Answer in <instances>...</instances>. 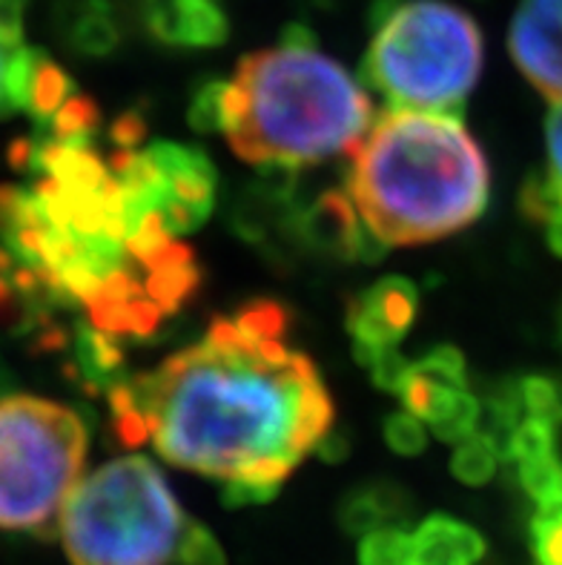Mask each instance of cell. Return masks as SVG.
Returning <instances> with one entry per match:
<instances>
[{"label": "cell", "instance_id": "obj_6", "mask_svg": "<svg viewBox=\"0 0 562 565\" xmlns=\"http://www.w3.org/2000/svg\"><path fill=\"white\" fill-rule=\"evenodd\" d=\"M89 430L70 405L41 396L0 399V531L55 537L84 480Z\"/></svg>", "mask_w": 562, "mask_h": 565}, {"label": "cell", "instance_id": "obj_4", "mask_svg": "<svg viewBox=\"0 0 562 565\" xmlns=\"http://www.w3.org/2000/svg\"><path fill=\"white\" fill-rule=\"evenodd\" d=\"M362 84L388 109L459 115L483 72V32L448 0H373Z\"/></svg>", "mask_w": 562, "mask_h": 565}, {"label": "cell", "instance_id": "obj_10", "mask_svg": "<svg viewBox=\"0 0 562 565\" xmlns=\"http://www.w3.org/2000/svg\"><path fill=\"white\" fill-rule=\"evenodd\" d=\"M508 52L542 98L562 104V0H522L508 32Z\"/></svg>", "mask_w": 562, "mask_h": 565}, {"label": "cell", "instance_id": "obj_14", "mask_svg": "<svg viewBox=\"0 0 562 565\" xmlns=\"http://www.w3.org/2000/svg\"><path fill=\"white\" fill-rule=\"evenodd\" d=\"M64 351H70V373L89 394H113L127 382V356L121 339L109 337L93 324L78 322L66 337Z\"/></svg>", "mask_w": 562, "mask_h": 565}, {"label": "cell", "instance_id": "obj_25", "mask_svg": "<svg viewBox=\"0 0 562 565\" xmlns=\"http://www.w3.org/2000/svg\"><path fill=\"white\" fill-rule=\"evenodd\" d=\"M384 443L399 457H416L427 448V430L422 428V419H416L407 411H396L384 419L382 425Z\"/></svg>", "mask_w": 562, "mask_h": 565}, {"label": "cell", "instance_id": "obj_21", "mask_svg": "<svg viewBox=\"0 0 562 565\" xmlns=\"http://www.w3.org/2000/svg\"><path fill=\"white\" fill-rule=\"evenodd\" d=\"M479 416H483V402L470 394V391H465V394L459 396V399H456L454 405H450L439 419H436V423H431V434H434L439 443L459 445L477 434Z\"/></svg>", "mask_w": 562, "mask_h": 565}, {"label": "cell", "instance_id": "obj_2", "mask_svg": "<svg viewBox=\"0 0 562 565\" xmlns=\"http://www.w3.org/2000/svg\"><path fill=\"white\" fill-rule=\"evenodd\" d=\"M491 170L459 115L384 109L350 158L348 195L388 247L439 242L488 207Z\"/></svg>", "mask_w": 562, "mask_h": 565}, {"label": "cell", "instance_id": "obj_33", "mask_svg": "<svg viewBox=\"0 0 562 565\" xmlns=\"http://www.w3.org/2000/svg\"><path fill=\"white\" fill-rule=\"evenodd\" d=\"M179 3H187V0H141V14L158 12V9L179 7Z\"/></svg>", "mask_w": 562, "mask_h": 565}, {"label": "cell", "instance_id": "obj_15", "mask_svg": "<svg viewBox=\"0 0 562 565\" xmlns=\"http://www.w3.org/2000/svg\"><path fill=\"white\" fill-rule=\"evenodd\" d=\"M488 543L474 525L450 514L425 516L411 534L407 565H479Z\"/></svg>", "mask_w": 562, "mask_h": 565}, {"label": "cell", "instance_id": "obj_28", "mask_svg": "<svg viewBox=\"0 0 562 565\" xmlns=\"http://www.w3.org/2000/svg\"><path fill=\"white\" fill-rule=\"evenodd\" d=\"M545 156H549L545 175H549L556 199L562 204V104L551 107L549 121H545Z\"/></svg>", "mask_w": 562, "mask_h": 565}, {"label": "cell", "instance_id": "obj_27", "mask_svg": "<svg viewBox=\"0 0 562 565\" xmlns=\"http://www.w3.org/2000/svg\"><path fill=\"white\" fill-rule=\"evenodd\" d=\"M528 537H531L537 565H562V523H549L534 516Z\"/></svg>", "mask_w": 562, "mask_h": 565}, {"label": "cell", "instance_id": "obj_11", "mask_svg": "<svg viewBox=\"0 0 562 565\" xmlns=\"http://www.w3.org/2000/svg\"><path fill=\"white\" fill-rule=\"evenodd\" d=\"M465 391H468V362L454 344H439L420 362H413L405 385L399 391V399L407 414L431 425Z\"/></svg>", "mask_w": 562, "mask_h": 565}, {"label": "cell", "instance_id": "obj_19", "mask_svg": "<svg viewBox=\"0 0 562 565\" xmlns=\"http://www.w3.org/2000/svg\"><path fill=\"white\" fill-rule=\"evenodd\" d=\"M526 414L549 425H562V380L549 373H531L520 380Z\"/></svg>", "mask_w": 562, "mask_h": 565}, {"label": "cell", "instance_id": "obj_5", "mask_svg": "<svg viewBox=\"0 0 562 565\" xmlns=\"http://www.w3.org/2000/svg\"><path fill=\"white\" fill-rule=\"evenodd\" d=\"M187 523L161 468L132 454L78 482L57 537L72 565H176Z\"/></svg>", "mask_w": 562, "mask_h": 565}, {"label": "cell", "instance_id": "obj_7", "mask_svg": "<svg viewBox=\"0 0 562 565\" xmlns=\"http://www.w3.org/2000/svg\"><path fill=\"white\" fill-rule=\"evenodd\" d=\"M124 167L141 184L172 236H187L210 222L219 172L199 147L152 141L150 147H118Z\"/></svg>", "mask_w": 562, "mask_h": 565}, {"label": "cell", "instance_id": "obj_34", "mask_svg": "<svg viewBox=\"0 0 562 565\" xmlns=\"http://www.w3.org/2000/svg\"><path fill=\"white\" fill-rule=\"evenodd\" d=\"M560 339H562V316H560Z\"/></svg>", "mask_w": 562, "mask_h": 565}, {"label": "cell", "instance_id": "obj_22", "mask_svg": "<svg viewBox=\"0 0 562 565\" xmlns=\"http://www.w3.org/2000/svg\"><path fill=\"white\" fill-rule=\"evenodd\" d=\"M224 95H227V81H204L192 93L187 121L195 132H221L224 129Z\"/></svg>", "mask_w": 562, "mask_h": 565}, {"label": "cell", "instance_id": "obj_23", "mask_svg": "<svg viewBox=\"0 0 562 565\" xmlns=\"http://www.w3.org/2000/svg\"><path fill=\"white\" fill-rule=\"evenodd\" d=\"M545 454H556V434L554 425L526 416L517 428L508 448V462H526V459L545 457Z\"/></svg>", "mask_w": 562, "mask_h": 565}, {"label": "cell", "instance_id": "obj_3", "mask_svg": "<svg viewBox=\"0 0 562 565\" xmlns=\"http://www.w3.org/2000/svg\"><path fill=\"white\" fill-rule=\"evenodd\" d=\"M373 124L371 95L290 23L282 43L244 55L227 81L224 138L250 164H321L353 156Z\"/></svg>", "mask_w": 562, "mask_h": 565}, {"label": "cell", "instance_id": "obj_13", "mask_svg": "<svg viewBox=\"0 0 562 565\" xmlns=\"http://www.w3.org/2000/svg\"><path fill=\"white\" fill-rule=\"evenodd\" d=\"M152 41L172 50H213L227 43L230 18L221 0H187L179 7L144 14Z\"/></svg>", "mask_w": 562, "mask_h": 565}, {"label": "cell", "instance_id": "obj_9", "mask_svg": "<svg viewBox=\"0 0 562 565\" xmlns=\"http://www.w3.org/2000/svg\"><path fill=\"white\" fill-rule=\"evenodd\" d=\"M420 287L405 276H384L362 294L350 296L344 308V328L353 339V356L364 365L373 353L399 348L420 313Z\"/></svg>", "mask_w": 562, "mask_h": 565}, {"label": "cell", "instance_id": "obj_20", "mask_svg": "<svg viewBox=\"0 0 562 565\" xmlns=\"http://www.w3.org/2000/svg\"><path fill=\"white\" fill-rule=\"evenodd\" d=\"M359 565H407L411 559V534L402 525L364 534L357 552Z\"/></svg>", "mask_w": 562, "mask_h": 565}, {"label": "cell", "instance_id": "obj_26", "mask_svg": "<svg viewBox=\"0 0 562 565\" xmlns=\"http://www.w3.org/2000/svg\"><path fill=\"white\" fill-rule=\"evenodd\" d=\"M411 365H413L411 359L402 356V353H399V348H388V351L373 353V356L368 359L362 367H368V371H371V380L379 391L399 396V391H402V385H405V380H407V371H411Z\"/></svg>", "mask_w": 562, "mask_h": 565}, {"label": "cell", "instance_id": "obj_32", "mask_svg": "<svg viewBox=\"0 0 562 565\" xmlns=\"http://www.w3.org/2000/svg\"><path fill=\"white\" fill-rule=\"evenodd\" d=\"M545 242H549L551 253L562 258V207L551 215V222L545 224Z\"/></svg>", "mask_w": 562, "mask_h": 565}, {"label": "cell", "instance_id": "obj_17", "mask_svg": "<svg viewBox=\"0 0 562 565\" xmlns=\"http://www.w3.org/2000/svg\"><path fill=\"white\" fill-rule=\"evenodd\" d=\"M499 451L494 448L491 439H485L483 434H474L465 443H459L454 448V457H450V473L463 486L479 488L485 482H491L494 471L499 466Z\"/></svg>", "mask_w": 562, "mask_h": 565}, {"label": "cell", "instance_id": "obj_16", "mask_svg": "<svg viewBox=\"0 0 562 565\" xmlns=\"http://www.w3.org/2000/svg\"><path fill=\"white\" fill-rule=\"evenodd\" d=\"M411 511L413 500L405 488L391 480H368L342 497L336 520L348 537H364L371 531L405 525Z\"/></svg>", "mask_w": 562, "mask_h": 565}, {"label": "cell", "instance_id": "obj_31", "mask_svg": "<svg viewBox=\"0 0 562 565\" xmlns=\"http://www.w3.org/2000/svg\"><path fill=\"white\" fill-rule=\"evenodd\" d=\"M316 451H319L321 459H328V462H330V459H333V462H336V459L348 457V443H344L342 434H336V430H330L328 437H325L319 445H316Z\"/></svg>", "mask_w": 562, "mask_h": 565}, {"label": "cell", "instance_id": "obj_30", "mask_svg": "<svg viewBox=\"0 0 562 565\" xmlns=\"http://www.w3.org/2000/svg\"><path fill=\"white\" fill-rule=\"evenodd\" d=\"M23 46H26V43L7 35V32L0 29V118H9V75H12L14 57H18V52H21Z\"/></svg>", "mask_w": 562, "mask_h": 565}, {"label": "cell", "instance_id": "obj_29", "mask_svg": "<svg viewBox=\"0 0 562 565\" xmlns=\"http://www.w3.org/2000/svg\"><path fill=\"white\" fill-rule=\"evenodd\" d=\"M282 486H253V482H224L221 500L227 509H247V505H264L278 494Z\"/></svg>", "mask_w": 562, "mask_h": 565}, {"label": "cell", "instance_id": "obj_24", "mask_svg": "<svg viewBox=\"0 0 562 565\" xmlns=\"http://www.w3.org/2000/svg\"><path fill=\"white\" fill-rule=\"evenodd\" d=\"M176 565H227V557H224V548L213 531L190 520L184 537H181L179 554H176Z\"/></svg>", "mask_w": 562, "mask_h": 565}, {"label": "cell", "instance_id": "obj_12", "mask_svg": "<svg viewBox=\"0 0 562 565\" xmlns=\"http://www.w3.org/2000/svg\"><path fill=\"white\" fill-rule=\"evenodd\" d=\"M55 32L72 55L104 61L121 50V9L115 0H61L55 9Z\"/></svg>", "mask_w": 562, "mask_h": 565}, {"label": "cell", "instance_id": "obj_18", "mask_svg": "<svg viewBox=\"0 0 562 565\" xmlns=\"http://www.w3.org/2000/svg\"><path fill=\"white\" fill-rule=\"evenodd\" d=\"M517 480L522 491L537 502V509L545 502L556 500L562 494V459L560 454H545V457L517 462Z\"/></svg>", "mask_w": 562, "mask_h": 565}, {"label": "cell", "instance_id": "obj_1", "mask_svg": "<svg viewBox=\"0 0 562 565\" xmlns=\"http://www.w3.org/2000/svg\"><path fill=\"white\" fill-rule=\"evenodd\" d=\"M290 313L250 299L150 373L118 385L109 419L172 466L224 482L282 486L333 430V396L287 342Z\"/></svg>", "mask_w": 562, "mask_h": 565}, {"label": "cell", "instance_id": "obj_8", "mask_svg": "<svg viewBox=\"0 0 562 565\" xmlns=\"http://www.w3.org/2000/svg\"><path fill=\"white\" fill-rule=\"evenodd\" d=\"M293 250L319 253L333 262H379L388 244L364 227L350 195L339 190L299 201L290 227Z\"/></svg>", "mask_w": 562, "mask_h": 565}]
</instances>
